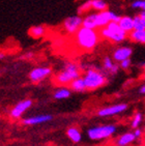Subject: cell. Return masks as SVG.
<instances>
[{
  "label": "cell",
  "instance_id": "25",
  "mask_svg": "<svg viewBox=\"0 0 145 146\" xmlns=\"http://www.w3.org/2000/svg\"><path fill=\"white\" fill-rule=\"evenodd\" d=\"M91 9V1L88 0L86 2H84L82 5H80V7L78 9V15H83L87 11H89Z\"/></svg>",
  "mask_w": 145,
  "mask_h": 146
},
{
  "label": "cell",
  "instance_id": "16",
  "mask_svg": "<svg viewBox=\"0 0 145 146\" xmlns=\"http://www.w3.org/2000/svg\"><path fill=\"white\" fill-rule=\"evenodd\" d=\"M128 37H130L133 42L137 44H144L145 42V30H133L128 33Z\"/></svg>",
  "mask_w": 145,
  "mask_h": 146
},
{
  "label": "cell",
  "instance_id": "1",
  "mask_svg": "<svg viewBox=\"0 0 145 146\" xmlns=\"http://www.w3.org/2000/svg\"><path fill=\"white\" fill-rule=\"evenodd\" d=\"M75 40L77 45L84 51H91L96 47L100 40L98 32L95 29L81 27L75 33Z\"/></svg>",
  "mask_w": 145,
  "mask_h": 146
},
{
  "label": "cell",
  "instance_id": "30",
  "mask_svg": "<svg viewBox=\"0 0 145 146\" xmlns=\"http://www.w3.org/2000/svg\"><path fill=\"white\" fill-rule=\"evenodd\" d=\"M133 134H134V136H135V138H136V139H139V138L142 137L143 132H142V129H140V127H137V129H134Z\"/></svg>",
  "mask_w": 145,
  "mask_h": 146
},
{
  "label": "cell",
  "instance_id": "17",
  "mask_svg": "<svg viewBox=\"0 0 145 146\" xmlns=\"http://www.w3.org/2000/svg\"><path fill=\"white\" fill-rule=\"evenodd\" d=\"M67 136L70 138L74 143H79V142H81V140H82L81 131H80L78 127H69V129H67Z\"/></svg>",
  "mask_w": 145,
  "mask_h": 146
},
{
  "label": "cell",
  "instance_id": "21",
  "mask_svg": "<svg viewBox=\"0 0 145 146\" xmlns=\"http://www.w3.org/2000/svg\"><path fill=\"white\" fill-rule=\"evenodd\" d=\"M71 94H72V90L69 87H60L56 89L53 96L55 100H64V98H70Z\"/></svg>",
  "mask_w": 145,
  "mask_h": 146
},
{
  "label": "cell",
  "instance_id": "18",
  "mask_svg": "<svg viewBox=\"0 0 145 146\" xmlns=\"http://www.w3.org/2000/svg\"><path fill=\"white\" fill-rule=\"evenodd\" d=\"M70 89L72 90V91H76V92H84V91H86V87H85V84H84L83 78L79 77V78L72 80L70 83Z\"/></svg>",
  "mask_w": 145,
  "mask_h": 146
},
{
  "label": "cell",
  "instance_id": "24",
  "mask_svg": "<svg viewBox=\"0 0 145 146\" xmlns=\"http://www.w3.org/2000/svg\"><path fill=\"white\" fill-rule=\"evenodd\" d=\"M113 64H114V61H113V59L110 56H106L103 59V68L106 70V72H108V73H109V70L112 68Z\"/></svg>",
  "mask_w": 145,
  "mask_h": 146
},
{
  "label": "cell",
  "instance_id": "29",
  "mask_svg": "<svg viewBox=\"0 0 145 146\" xmlns=\"http://www.w3.org/2000/svg\"><path fill=\"white\" fill-rule=\"evenodd\" d=\"M118 72H119V65H118L117 63H115V62H114V64H113L112 68L109 70V74H110V75H116Z\"/></svg>",
  "mask_w": 145,
  "mask_h": 146
},
{
  "label": "cell",
  "instance_id": "15",
  "mask_svg": "<svg viewBox=\"0 0 145 146\" xmlns=\"http://www.w3.org/2000/svg\"><path fill=\"white\" fill-rule=\"evenodd\" d=\"M136 140V138H135L134 134L133 133H124L122 134L121 136L116 139V145L117 146H128L130 144H132L134 141Z\"/></svg>",
  "mask_w": 145,
  "mask_h": 146
},
{
  "label": "cell",
  "instance_id": "7",
  "mask_svg": "<svg viewBox=\"0 0 145 146\" xmlns=\"http://www.w3.org/2000/svg\"><path fill=\"white\" fill-rule=\"evenodd\" d=\"M98 35H100L105 39H109V40H111V42H115V44H120V42H124L128 38V33H126L124 31L119 30L117 32H110L106 27L100 28Z\"/></svg>",
  "mask_w": 145,
  "mask_h": 146
},
{
  "label": "cell",
  "instance_id": "9",
  "mask_svg": "<svg viewBox=\"0 0 145 146\" xmlns=\"http://www.w3.org/2000/svg\"><path fill=\"white\" fill-rule=\"evenodd\" d=\"M51 75H52V68H47V66L35 68L29 73V79L33 83H39V81L48 78Z\"/></svg>",
  "mask_w": 145,
  "mask_h": 146
},
{
  "label": "cell",
  "instance_id": "28",
  "mask_svg": "<svg viewBox=\"0 0 145 146\" xmlns=\"http://www.w3.org/2000/svg\"><path fill=\"white\" fill-rule=\"evenodd\" d=\"M109 16H110V22H115V23H118L119 22L120 18L121 16H119L118 14L114 13V11H109Z\"/></svg>",
  "mask_w": 145,
  "mask_h": 146
},
{
  "label": "cell",
  "instance_id": "13",
  "mask_svg": "<svg viewBox=\"0 0 145 146\" xmlns=\"http://www.w3.org/2000/svg\"><path fill=\"white\" fill-rule=\"evenodd\" d=\"M108 9L96 13V28H103L106 27L110 23V16H109Z\"/></svg>",
  "mask_w": 145,
  "mask_h": 146
},
{
  "label": "cell",
  "instance_id": "22",
  "mask_svg": "<svg viewBox=\"0 0 145 146\" xmlns=\"http://www.w3.org/2000/svg\"><path fill=\"white\" fill-rule=\"evenodd\" d=\"M91 1V9H94L96 13L106 11L108 9V4L105 0H90Z\"/></svg>",
  "mask_w": 145,
  "mask_h": 146
},
{
  "label": "cell",
  "instance_id": "32",
  "mask_svg": "<svg viewBox=\"0 0 145 146\" xmlns=\"http://www.w3.org/2000/svg\"><path fill=\"white\" fill-rule=\"evenodd\" d=\"M5 57V54L3 53V52H0V59H3Z\"/></svg>",
  "mask_w": 145,
  "mask_h": 146
},
{
  "label": "cell",
  "instance_id": "8",
  "mask_svg": "<svg viewBox=\"0 0 145 146\" xmlns=\"http://www.w3.org/2000/svg\"><path fill=\"white\" fill-rule=\"evenodd\" d=\"M33 105V102L30 98H26L23 101L19 102L18 104L15 105V107L11 110L9 112V116L13 119H19L20 117H22V115L27 111L28 109H30Z\"/></svg>",
  "mask_w": 145,
  "mask_h": 146
},
{
  "label": "cell",
  "instance_id": "5",
  "mask_svg": "<svg viewBox=\"0 0 145 146\" xmlns=\"http://www.w3.org/2000/svg\"><path fill=\"white\" fill-rule=\"evenodd\" d=\"M128 105L124 104V103L111 105V106L104 107L98 110V115L100 117H110V116H114V115H117V114H120V113H123L124 111L128 110Z\"/></svg>",
  "mask_w": 145,
  "mask_h": 146
},
{
  "label": "cell",
  "instance_id": "26",
  "mask_svg": "<svg viewBox=\"0 0 145 146\" xmlns=\"http://www.w3.org/2000/svg\"><path fill=\"white\" fill-rule=\"evenodd\" d=\"M132 7H133V9H142V11H144L145 1L144 0H136V1H134V2L132 3Z\"/></svg>",
  "mask_w": 145,
  "mask_h": 146
},
{
  "label": "cell",
  "instance_id": "11",
  "mask_svg": "<svg viewBox=\"0 0 145 146\" xmlns=\"http://www.w3.org/2000/svg\"><path fill=\"white\" fill-rule=\"evenodd\" d=\"M52 119H53V116L50 115V114H41V115L25 118L23 120V124H25V125H37V124L49 122Z\"/></svg>",
  "mask_w": 145,
  "mask_h": 146
},
{
  "label": "cell",
  "instance_id": "19",
  "mask_svg": "<svg viewBox=\"0 0 145 146\" xmlns=\"http://www.w3.org/2000/svg\"><path fill=\"white\" fill-rule=\"evenodd\" d=\"M134 30H145V13L142 11L139 15L133 18Z\"/></svg>",
  "mask_w": 145,
  "mask_h": 146
},
{
  "label": "cell",
  "instance_id": "3",
  "mask_svg": "<svg viewBox=\"0 0 145 146\" xmlns=\"http://www.w3.org/2000/svg\"><path fill=\"white\" fill-rule=\"evenodd\" d=\"M83 81L86 90H95L107 83V77L95 68H88L83 75Z\"/></svg>",
  "mask_w": 145,
  "mask_h": 146
},
{
  "label": "cell",
  "instance_id": "14",
  "mask_svg": "<svg viewBox=\"0 0 145 146\" xmlns=\"http://www.w3.org/2000/svg\"><path fill=\"white\" fill-rule=\"evenodd\" d=\"M82 27L96 29V13H91L82 18Z\"/></svg>",
  "mask_w": 145,
  "mask_h": 146
},
{
  "label": "cell",
  "instance_id": "10",
  "mask_svg": "<svg viewBox=\"0 0 145 146\" xmlns=\"http://www.w3.org/2000/svg\"><path fill=\"white\" fill-rule=\"evenodd\" d=\"M133 55V49L128 46H123V47H118L116 50L113 52V60L116 62H120L124 60V59L131 58Z\"/></svg>",
  "mask_w": 145,
  "mask_h": 146
},
{
  "label": "cell",
  "instance_id": "4",
  "mask_svg": "<svg viewBox=\"0 0 145 146\" xmlns=\"http://www.w3.org/2000/svg\"><path fill=\"white\" fill-rule=\"evenodd\" d=\"M117 131V127L115 124H106V125H96L92 127L87 131V135L90 140L100 141L105 140L112 137Z\"/></svg>",
  "mask_w": 145,
  "mask_h": 146
},
{
  "label": "cell",
  "instance_id": "23",
  "mask_svg": "<svg viewBox=\"0 0 145 146\" xmlns=\"http://www.w3.org/2000/svg\"><path fill=\"white\" fill-rule=\"evenodd\" d=\"M142 121H143V114L141 112H136L131 122L132 129H135L137 127H140V124L142 123Z\"/></svg>",
  "mask_w": 145,
  "mask_h": 146
},
{
  "label": "cell",
  "instance_id": "6",
  "mask_svg": "<svg viewBox=\"0 0 145 146\" xmlns=\"http://www.w3.org/2000/svg\"><path fill=\"white\" fill-rule=\"evenodd\" d=\"M63 29L69 34H75L82 27V17L80 15L71 16L63 21Z\"/></svg>",
  "mask_w": 145,
  "mask_h": 146
},
{
  "label": "cell",
  "instance_id": "27",
  "mask_svg": "<svg viewBox=\"0 0 145 146\" xmlns=\"http://www.w3.org/2000/svg\"><path fill=\"white\" fill-rule=\"evenodd\" d=\"M132 65V60L131 58H128V59H124L122 61H120V64H119V68H122V70H126L128 68H131Z\"/></svg>",
  "mask_w": 145,
  "mask_h": 146
},
{
  "label": "cell",
  "instance_id": "20",
  "mask_svg": "<svg viewBox=\"0 0 145 146\" xmlns=\"http://www.w3.org/2000/svg\"><path fill=\"white\" fill-rule=\"evenodd\" d=\"M28 33L33 38H41L46 34V28L43 25H36L31 27L28 31Z\"/></svg>",
  "mask_w": 145,
  "mask_h": 146
},
{
  "label": "cell",
  "instance_id": "31",
  "mask_svg": "<svg viewBox=\"0 0 145 146\" xmlns=\"http://www.w3.org/2000/svg\"><path fill=\"white\" fill-rule=\"evenodd\" d=\"M139 93L141 94V96H144V93H145V85H141L139 88Z\"/></svg>",
  "mask_w": 145,
  "mask_h": 146
},
{
  "label": "cell",
  "instance_id": "12",
  "mask_svg": "<svg viewBox=\"0 0 145 146\" xmlns=\"http://www.w3.org/2000/svg\"><path fill=\"white\" fill-rule=\"evenodd\" d=\"M118 26L122 31H124L126 33H130L131 31L134 30V23H133V18L128 17V16H123L120 18L119 22H118Z\"/></svg>",
  "mask_w": 145,
  "mask_h": 146
},
{
  "label": "cell",
  "instance_id": "2",
  "mask_svg": "<svg viewBox=\"0 0 145 146\" xmlns=\"http://www.w3.org/2000/svg\"><path fill=\"white\" fill-rule=\"evenodd\" d=\"M80 77V66L74 61L64 62L63 68L55 76V82L60 85H67Z\"/></svg>",
  "mask_w": 145,
  "mask_h": 146
}]
</instances>
